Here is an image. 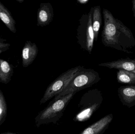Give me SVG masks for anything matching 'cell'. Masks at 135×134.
Returning a JSON list of instances; mask_svg holds the SVG:
<instances>
[{"instance_id":"cell-6","label":"cell","mask_w":135,"mask_h":134,"mask_svg":"<svg viewBox=\"0 0 135 134\" xmlns=\"http://www.w3.org/2000/svg\"><path fill=\"white\" fill-rule=\"evenodd\" d=\"M83 67V66H77L60 75L48 86L42 98L40 100V104L46 103L61 93Z\"/></svg>"},{"instance_id":"cell-18","label":"cell","mask_w":135,"mask_h":134,"mask_svg":"<svg viewBox=\"0 0 135 134\" xmlns=\"http://www.w3.org/2000/svg\"><path fill=\"white\" fill-rule=\"evenodd\" d=\"M77 1L81 4H86L89 1V0H77Z\"/></svg>"},{"instance_id":"cell-17","label":"cell","mask_w":135,"mask_h":134,"mask_svg":"<svg viewBox=\"0 0 135 134\" xmlns=\"http://www.w3.org/2000/svg\"><path fill=\"white\" fill-rule=\"evenodd\" d=\"M6 40L0 38V54L9 49L10 45L9 43H6Z\"/></svg>"},{"instance_id":"cell-8","label":"cell","mask_w":135,"mask_h":134,"mask_svg":"<svg viewBox=\"0 0 135 134\" xmlns=\"http://www.w3.org/2000/svg\"><path fill=\"white\" fill-rule=\"evenodd\" d=\"M113 119L112 114L107 115L86 128L79 134H104Z\"/></svg>"},{"instance_id":"cell-3","label":"cell","mask_w":135,"mask_h":134,"mask_svg":"<svg viewBox=\"0 0 135 134\" xmlns=\"http://www.w3.org/2000/svg\"><path fill=\"white\" fill-rule=\"evenodd\" d=\"M103 101L102 93L98 89L90 90L86 92L80 99L78 111L74 118V121L85 122L89 120L100 107Z\"/></svg>"},{"instance_id":"cell-4","label":"cell","mask_w":135,"mask_h":134,"mask_svg":"<svg viewBox=\"0 0 135 134\" xmlns=\"http://www.w3.org/2000/svg\"><path fill=\"white\" fill-rule=\"evenodd\" d=\"M101 79L97 72L93 69L83 67L79 73L70 82L66 87L50 102L52 103L62 97L72 93H77L81 90L90 87Z\"/></svg>"},{"instance_id":"cell-21","label":"cell","mask_w":135,"mask_h":134,"mask_svg":"<svg viewBox=\"0 0 135 134\" xmlns=\"http://www.w3.org/2000/svg\"><path fill=\"white\" fill-rule=\"evenodd\" d=\"M0 134H14L12 133H9V132H6V133H2Z\"/></svg>"},{"instance_id":"cell-15","label":"cell","mask_w":135,"mask_h":134,"mask_svg":"<svg viewBox=\"0 0 135 134\" xmlns=\"http://www.w3.org/2000/svg\"><path fill=\"white\" fill-rule=\"evenodd\" d=\"M117 79L119 83L135 86V73L123 70H118Z\"/></svg>"},{"instance_id":"cell-7","label":"cell","mask_w":135,"mask_h":134,"mask_svg":"<svg viewBox=\"0 0 135 134\" xmlns=\"http://www.w3.org/2000/svg\"><path fill=\"white\" fill-rule=\"evenodd\" d=\"M54 16V9L51 4L41 3L37 11V26L44 27L49 25L53 20Z\"/></svg>"},{"instance_id":"cell-19","label":"cell","mask_w":135,"mask_h":134,"mask_svg":"<svg viewBox=\"0 0 135 134\" xmlns=\"http://www.w3.org/2000/svg\"><path fill=\"white\" fill-rule=\"evenodd\" d=\"M132 12L133 13V16L135 17V0L132 1Z\"/></svg>"},{"instance_id":"cell-1","label":"cell","mask_w":135,"mask_h":134,"mask_svg":"<svg viewBox=\"0 0 135 134\" xmlns=\"http://www.w3.org/2000/svg\"><path fill=\"white\" fill-rule=\"evenodd\" d=\"M103 15L104 25L101 37L103 45L132 54L131 50L135 46V39L131 30L108 9H103Z\"/></svg>"},{"instance_id":"cell-2","label":"cell","mask_w":135,"mask_h":134,"mask_svg":"<svg viewBox=\"0 0 135 134\" xmlns=\"http://www.w3.org/2000/svg\"><path fill=\"white\" fill-rule=\"evenodd\" d=\"M72 93L62 97L52 103L39 112L35 119L37 127L51 123L56 124L63 115L66 107L74 95Z\"/></svg>"},{"instance_id":"cell-13","label":"cell","mask_w":135,"mask_h":134,"mask_svg":"<svg viewBox=\"0 0 135 134\" xmlns=\"http://www.w3.org/2000/svg\"><path fill=\"white\" fill-rule=\"evenodd\" d=\"M13 66L4 60H0V82L7 84L13 75Z\"/></svg>"},{"instance_id":"cell-20","label":"cell","mask_w":135,"mask_h":134,"mask_svg":"<svg viewBox=\"0 0 135 134\" xmlns=\"http://www.w3.org/2000/svg\"><path fill=\"white\" fill-rule=\"evenodd\" d=\"M19 3H22V2H23L24 0H16Z\"/></svg>"},{"instance_id":"cell-10","label":"cell","mask_w":135,"mask_h":134,"mask_svg":"<svg viewBox=\"0 0 135 134\" xmlns=\"http://www.w3.org/2000/svg\"><path fill=\"white\" fill-rule=\"evenodd\" d=\"M101 67H106L110 69L123 70L135 73V59L130 58L119 59L117 60L98 64Z\"/></svg>"},{"instance_id":"cell-5","label":"cell","mask_w":135,"mask_h":134,"mask_svg":"<svg viewBox=\"0 0 135 134\" xmlns=\"http://www.w3.org/2000/svg\"><path fill=\"white\" fill-rule=\"evenodd\" d=\"M93 7L88 13L83 14L79 19L77 28V42L81 49L91 53L94 47V34L92 26V15Z\"/></svg>"},{"instance_id":"cell-22","label":"cell","mask_w":135,"mask_h":134,"mask_svg":"<svg viewBox=\"0 0 135 134\" xmlns=\"http://www.w3.org/2000/svg\"><path fill=\"white\" fill-rule=\"evenodd\" d=\"M0 60H1V59H0Z\"/></svg>"},{"instance_id":"cell-11","label":"cell","mask_w":135,"mask_h":134,"mask_svg":"<svg viewBox=\"0 0 135 134\" xmlns=\"http://www.w3.org/2000/svg\"><path fill=\"white\" fill-rule=\"evenodd\" d=\"M118 96L124 106L131 108L135 105V86H122L118 89Z\"/></svg>"},{"instance_id":"cell-14","label":"cell","mask_w":135,"mask_h":134,"mask_svg":"<svg viewBox=\"0 0 135 134\" xmlns=\"http://www.w3.org/2000/svg\"><path fill=\"white\" fill-rule=\"evenodd\" d=\"M102 25V15L100 6H97L93 7L92 15V26L94 34V41H97L101 26Z\"/></svg>"},{"instance_id":"cell-9","label":"cell","mask_w":135,"mask_h":134,"mask_svg":"<svg viewBox=\"0 0 135 134\" xmlns=\"http://www.w3.org/2000/svg\"><path fill=\"white\" fill-rule=\"evenodd\" d=\"M38 52V47L35 43L29 41L25 42L21 54L22 65L23 67H27L33 63L37 57Z\"/></svg>"},{"instance_id":"cell-12","label":"cell","mask_w":135,"mask_h":134,"mask_svg":"<svg viewBox=\"0 0 135 134\" xmlns=\"http://www.w3.org/2000/svg\"><path fill=\"white\" fill-rule=\"evenodd\" d=\"M0 19L11 32L14 34L16 32V21L9 10L1 2Z\"/></svg>"},{"instance_id":"cell-16","label":"cell","mask_w":135,"mask_h":134,"mask_svg":"<svg viewBox=\"0 0 135 134\" xmlns=\"http://www.w3.org/2000/svg\"><path fill=\"white\" fill-rule=\"evenodd\" d=\"M7 112V104L3 93L0 90V125L5 120Z\"/></svg>"}]
</instances>
